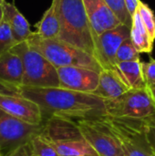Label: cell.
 Returning a JSON list of instances; mask_svg holds the SVG:
<instances>
[{
	"label": "cell",
	"mask_w": 155,
	"mask_h": 156,
	"mask_svg": "<svg viewBox=\"0 0 155 156\" xmlns=\"http://www.w3.org/2000/svg\"><path fill=\"white\" fill-rule=\"evenodd\" d=\"M119 143L124 156H152L145 121L102 115L96 118Z\"/></svg>",
	"instance_id": "obj_4"
},
{
	"label": "cell",
	"mask_w": 155,
	"mask_h": 156,
	"mask_svg": "<svg viewBox=\"0 0 155 156\" xmlns=\"http://www.w3.org/2000/svg\"><path fill=\"white\" fill-rule=\"evenodd\" d=\"M131 39L140 53H151L153 48V42L151 40L145 27L142 21L138 10L132 16V25L131 27Z\"/></svg>",
	"instance_id": "obj_19"
},
{
	"label": "cell",
	"mask_w": 155,
	"mask_h": 156,
	"mask_svg": "<svg viewBox=\"0 0 155 156\" xmlns=\"http://www.w3.org/2000/svg\"><path fill=\"white\" fill-rule=\"evenodd\" d=\"M29 146L35 156H59L53 145L41 133L30 141Z\"/></svg>",
	"instance_id": "obj_20"
},
{
	"label": "cell",
	"mask_w": 155,
	"mask_h": 156,
	"mask_svg": "<svg viewBox=\"0 0 155 156\" xmlns=\"http://www.w3.org/2000/svg\"><path fill=\"white\" fill-rule=\"evenodd\" d=\"M105 2L114 12L121 23L131 28L132 25V17L126 7L124 0H105Z\"/></svg>",
	"instance_id": "obj_23"
},
{
	"label": "cell",
	"mask_w": 155,
	"mask_h": 156,
	"mask_svg": "<svg viewBox=\"0 0 155 156\" xmlns=\"http://www.w3.org/2000/svg\"><path fill=\"white\" fill-rule=\"evenodd\" d=\"M4 20V7L3 5H0V24Z\"/></svg>",
	"instance_id": "obj_29"
},
{
	"label": "cell",
	"mask_w": 155,
	"mask_h": 156,
	"mask_svg": "<svg viewBox=\"0 0 155 156\" xmlns=\"http://www.w3.org/2000/svg\"><path fill=\"white\" fill-rule=\"evenodd\" d=\"M147 124V138L152 148L153 153L155 154V114L144 120Z\"/></svg>",
	"instance_id": "obj_26"
},
{
	"label": "cell",
	"mask_w": 155,
	"mask_h": 156,
	"mask_svg": "<svg viewBox=\"0 0 155 156\" xmlns=\"http://www.w3.org/2000/svg\"><path fill=\"white\" fill-rule=\"evenodd\" d=\"M149 91H150V94H151V97H152V99H153V102L155 103V88L149 90Z\"/></svg>",
	"instance_id": "obj_30"
},
{
	"label": "cell",
	"mask_w": 155,
	"mask_h": 156,
	"mask_svg": "<svg viewBox=\"0 0 155 156\" xmlns=\"http://www.w3.org/2000/svg\"><path fill=\"white\" fill-rule=\"evenodd\" d=\"M131 37V28L124 24L95 37V58L102 69H115L116 54L121 44Z\"/></svg>",
	"instance_id": "obj_10"
},
{
	"label": "cell",
	"mask_w": 155,
	"mask_h": 156,
	"mask_svg": "<svg viewBox=\"0 0 155 156\" xmlns=\"http://www.w3.org/2000/svg\"><path fill=\"white\" fill-rule=\"evenodd\" d=\"M82 2L95 36H100L122 24L105 0H82Z\"/></svg>",
	"instance_id": "obj_13"
},
{
	"label": "cell",
	"mask_w": 155,
	"mask_h": 156,
	"mask_svg": "<svg viewBox=\"0 0 155 156\" xmlns=\"http://www.w3.org/2000/svg\"><path fill=\"white\" fill-rule=\"evenodd\" d=\"M5 0H0V5H3V4L5 3Z\"/></svg>",
	"instance_id": "obj_31"
},
{
	"label": "cell",
	"mask_w": 155,
	"mask_h": 156,
	"mask_svg": "<svg viewBox=\"0 0 155 156\" xmlns=\"http://www.w3.org/2000/svg\"><path fill=\"white\" fill-rule=\"evenodd\" d=\"M81 134L99 156H124L115 137L96 118L76 120Z\"/></svg>",
	"instance_id": "obj_9"
},
{
	"label": "cell",
	"mask_w": 155,
	"mask_h": 156,
	"mask_svg": "<svg viewBox=\"0 0 155 156\" xmlns=\"http://www.w3.org/2000/svg\"><path fill=\"white\" fill-rule=\"evenodd\" d=\"M114 70L119 74L121 79L130 89H147L143 79L141 61H127L117 63Z\"/></svg>",
	"instance_id": "obj_18"
},
{
	"label": "cell",
	"mask_w": 155,
	"mask_h": 156,
	"mask_svg": "<svg viewBox=\"0 0 155 156\" xmlns=\"http://www.w3.org/2000/svg\"><path fill=\"white\" fill-rule=\"evenodd\" d=\"M43 124H32L0 109V156H8L27 144L43 131Z\"/></svg>",
	"instance_id": "obj_8"
},
{
	"label": "cell",
	"mask_w": 155,
	"mask_h": 156,
	"mask_svg": "<svg viewBox=\"0 0 155 156\" xmlns=\"http://www.w3.org/2000/svg\"><path fill=\"white\" fill-rule=\"evenodd\" d=\"M143 79L148 90L155 88V60L151 58L149 62H142Z\"/></svg>",
	"instance_id": "obj_25"
},
{
	"label": "cell",
	"mask_w": 155,
	"mask_h": 156,
	"mask_svg": "<svg viewBox=\"0 0 155 156\" xmlns=\"http://www.w3.org/2000/svg\"><path fill=\"white\" fill-rule=\"evenodd\" d=\"M138 12L142 18V21L145 27V29L151 38V40L154 43L155 41V15L152 8L145 3L140 0Z\"/></svg>",
	"instance_id": "obj_22"
},
{
	"label": "cell",
	"mask_w": 155,
	"mask_h": 156,
	"mask_svg": "<svg viewBox=\"0 0 155 156\" xmlns=\"http://www.w3.org/2000/svg\"><path fill=\"white\" fill-rule=\"evenodd\" d=\"M106 115L130 120H142L155 114V103L148 89H131L120 97L104 101Z\"/></svg>",
	"instance_id": "obj_7"
},
{
	"label": "cell",
	"mask_w": 155,
	"mask_h": 156,
	"mask_svg": "<svg viewBox=\"0 0 155 156\" xmlns=\"http://www.w3.org/2000/svg\"><path fill=\"white\" fill-rule=\"evenodd\" d=\"M7 92L19 94L37 103L42 112L44 122L52 116L78 120L107 114L104 100L92 93L60 87L37 88L23 85Z\"/></svg>",
	"instance_id": "obj_1"
},
{
	"label": "cell",
	"mask_w": 155,
	"mask_h": 156,
	"mask_svg": "<svg viewBox=\"0 0 155 156\" xmlns=\"http://www.w3.org/2000/svg\"><path fill=\"white\" fill-rule=\"evenodd\" d=\"M0 109L24 122L32 124L44 123L39 106L19 94L0 90Z\"/></svg>",
	"instance_id": "obj_11"
},
{
	"label": "cell",
	"mask_w": 155,
	"mask_h": 156,
	"mask_svg": "<svg viewBox=\"0 0 155 156\" xmlns=\"http://www.w3.org/2000/svg\"><path fill=\"white\" fill-rule=\"evenodd\" d=\"M41 134L59 156H99L81 134L74 119L52 116L44 122Z\"/></svg>",
	"instance_id": "obj_3"
},
{
	"label": "cell",
	"mask_w": 155,
	"mask_h": 156,
	"mask_svg": "<svg viewBox=\"0 0 155 156\" xmlns=\"http://www.w3.org/2000/svg\"><path fill=\"white\" fill-rule=\"evenodd\" d=\"M16 42L13 37L11 28L6 21L3 20L0 24V54L10 50Z\"/></svg>",
	"instance_id": "obj_24"
},
{
	"label": "cell",
	"mask_w": 155,
	"mask_h": 156,
	"mask_svg": "<svg viewBox=\"0 0 155 156\" xmlns=\"http://www.w3.org/2000/svg\"><path fill=\"white\" fill-rule=\"evenodd\" d=\"M26 42L29 47L43 55L57 69L76 66L90 69L99 73L102 70L101 66L93 56L58 38H42L34 32Z\"/></svg>",
	"instance_id": "obj_5"
},
{
	"label": "cell",
	"mask_w": 155,
	"mask_h": 156,
	"mask_svg": "<svg viewBox=\"0 0 155 156\" xmlns=\"http://www.w3.org/2000/svg\"><path fill=\"white\" fill-rule=\"evenodd\" d=\"M23 63L11 49L0 54V87L6 91L22 85Z\"/></svg>",
	"instance_id": "obj_14"
},
{
	"label": "cell",
	"mask_w": 155,
	"mask_h": 156,
	"mask_svg": "<svg viewBox=\"0 0 155 156\" xmlns=\"http://www.w3.org/2000/svg\"><path fill=\"white\" fill-rule=\"evenodd\" d=\"M129 90L131 89L114 69H102L100 73L99 85L92 94L106 101L116 99Z\"/></svg>",
	"instance_id": "obj_15"
},
{
	"label": "cell",
	"mask_w": 155,
	"mask_h": 156,
	"mask_svg": "<svg viewBox=\"0 0 155 156\" xmlns=\"http://www.w3.org/2000/svg\"><path fill=\"white\" fill-rule=\"evenodd\" d=\"M59 87L75 91L92 93L99 85L100 73L90 69L67 66L58 69Z\"/></svg>",
	"instance_id": "obj_12"
},
{
	"label": "cell",
	"mask_w": 155,
	"mask_h": 156,
	"mask_svg": "<svg viewBox=\"0 0 155 156\" xmlns=\"http://www.w3.org/2000/svg\"><path fill=\"white\" fill-rule=\"evenodd\" d=\"M58 39L95 56V34L82 0H58ZM95 58V57H94Z\"/></svg>",
	"instance_id": "obj_2"
},
{
	"label": "cell",
	"mask_w": 155,
	"mask_h": 156,
	"mask_svg": "<svg viewBox=\"0 0 155 156\" xmlns=\"http://www.w3.org/2000/svg\"><path fill=\"white\" fill-rule=\"evenodd\" d=\"M8 156H35L33 154L29 144H25L21 147H19L18 149H16V151H14L12 154H10Z\"/></svg>",
	"instance_id": "obj_27"
},
{
	"label": "cell",
	"mask_w": 155,
	"mask_h": 156,
	"mask_svg": "<svg viewBox=\"0 0 155 156\" xmlns=\"http://www.w3.org/2000/svg\"><path fill=\"white\" fill-rule=\"evenodd\" d=\"M58 0H52L50 6L46 10L42 18L36 24L35 34L42 38H58L60 23L58 11Z\"/></svg>",
	"instance_id": "obj_17"
},
{
	"label": "cell",
	"mask_w": 155,
	"mask_h": 156,
	"mask_svg": "<svg viewBox=\"0 0 155 156\" xmlns=\"http://www.w3.org/2000/svg\"><path fill=\"white\" fill-rule=\"evenodd\" d=\"M127 61H140V52L133 45L131 37L121 44L116 54V64Z\"/></svg>",
	"instance_id": "obj_21"
},
{
	"label": "cell",
	"mask_w": 155,
	"mask_h": 156,
	"mask_svg": "<svg viewBox=\"0 0 155 156\" xmlns=\"http://www.w3.org/2000/svg\"><path fill=\"white\" fill-rule=\"evenodd\" d=\"M126 7L130 13V15L132 16V17L134 16V14L136 13L138 6H139V2L140 0H124Z\"/></svg>",
	"instance_id": "obj_28"
},
{
	"label": "cell",
	"mask_w": 155,
	"mask_h": 156,
	"mask_svg": "<svg viewBox=\"0 0 155 156\" xmlns=\"http://www.w3.org/2000/svg\"><path fill=\"white\" fill-rule=\"evenodd\" d=\"M3 7L4 20L9 25L16 44L27 41L34 33L30 29L28 21L14 4L5 1Z\"/></svg>",
	"instance_id": "obj_16"
},
{
	"label": "cell",
	"mask_w": 155,
	"mask_h": 156,
	"mask_svg": "<svg viewBox=\"0 0 155 156\" xmlns=\"http://www.w3.org/2000/svg\"><path fill=\"white\" fill-rule=\"evenodd\" d=\"M11 50L23 63V86L37 88L59 87L58 69L43 55L33 49L26 41L15 45Z\"/></svg>",
	"instance_id": "obj_6"
},
{
	"label": "cell",
	"mask_w": 155,
	"mask_h": 156,
	"mask_svg": "<svg viewBox=\"0 0 155 156\" xmlns=\"http://www.w3.org/2000/svg\"><path fill=\"white\" fill-rule=\"evenodd\" d=\"M152 156H155V154H153V155Z\"/></svg>",
	"instance_id": "obj_32"
}]
</instances>
